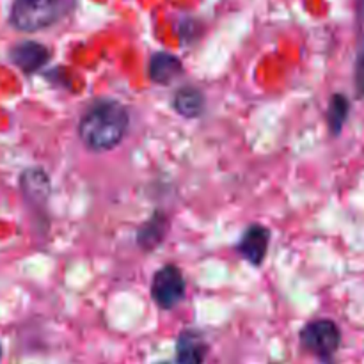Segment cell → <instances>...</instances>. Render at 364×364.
<instances>
[{
    "label": "cell",
    "mask_w": 364,
    "mask_h": 364,
    "mask_svg": "<svg viewBox=\"0 0 364 364\" xmlns=\"http://www.w3.org/2000/svg\"><path fill=\"white\" fill-rule=\"evenodd\" d=\"M301 343L309 354L322 361H329L341 345L340 327L333 320H313L301 331Z\"/></svg>",
    "instance_id": "3957f363"
},
{
    "label": "cell",
    "mask_w": 364,
    "mask_h": 364,
    "mask_svg": "<svg viewBox=\"0 0 364 364\" xmlns=\"http://www.w3.org/2000/svg\"><path fill=\"white\" fill-rule=\"evenodd\" d=\"M167 230H169V220L164 212H155L137 231V244L144 251L156 249L166 238Z\"/></svg>",
    "instance_id": "30bf717a"
},
{
    "label": "cell",
    "mask_w": 364,
    "mask_h": 364,
    "mask_svg": "<svg viewBox=\"0 0 364 364\" xmlns=\"http://www.w3.org/2000/svg\"><path fill=\"white\" fill-rule=\"evenodd\" d=\"M148 73L149 78H151L155 84H173V82L183 73V64H181V60L178 59L176 55H173V53L156 52L153 53L151 59H149Z\"/></svg>",
    "instance_id": "ba28073f"
},
{
    "label": "cell",
    "mask_w": 364,
    "mask_h": 364,
    "mask_svg": "<svg viewBox=\"0 0 364 364\" xmlns=\"http://www.w3.org/2000/svg\"><path fill=\"white\" fill-rule=\"evenodd\" d=\"M14 66L20 68L23 73H38L50 60V50L38 41H21L13 46L9 52Z\"/></svg>",
    "instance_id": "5b68a950"
},
{
    "label": "cell",
    "mask_w": 364,
    "mask_h": 364,
    "mask_svg": "<svg viewBox=\"0 0 364 364\" xmlns=\"http://www.w3.org/2000/svg\"><path fill=\"white\" fill-rule=\"evenodd\" d=\"M0 359H2V345H0Z\"/></svg>",
    "instance_id": "5bb4252c"
},
{
    "label": "cell",
    "mask_w": 364,
    "mask_h": 364,
    "mask_svg": "<svg viewBox=\"0 0 364 364\" xmlns=\"http://www.w3.org/2000/svg\"><path fill=\"white\" fill-rule=\"evenodd\" d=\"M348 112H350V102L345 95H334L329 102L327 109V124H329L331 134L336 137L343 130V124L347 123Z\"/></svg>",
    "instance_id": "7c38bea8"
},
{
    "label": "cell",
    "mask_w": 364,
    "mask_h": 364,
    "mask_svg": "<svg viewBox=\"0 0 364 364\" xmlns=\"http://www.w3.org/2000/svg\"><path fill=\"white\" fill-rule=\"evenodd\" d=\"M355 91L359 98H364V38L359 45L358 59H355Z\"/></svg>",
    "instance_id": "4fadbf2b"
},
{
    "label": "cell",
    "mask_w": 364,
    "mask_h": 364,
    "mask_svg": "<svg viewBox=\"0 0 364 364\" xmlns=\"http://www.w3.org/2000/svg\"><path fill=\"white\" fill-rule=\"evenodd\" d=\"M173 105L183 117H199L206 109V98L198 87L185 85L174 95Z\"/></svg>",
    "instance_id": "8fae6325"
},
{
    "label": "cell",
    "mask_w": 364,
    "mask_h": 364,
    "mask_svg": "<svg viewBox=\"0 0 364 364\" xmlns=\"http://www.w3.org/2000/svg\"><path fill=\"white\" fill-rule=\"evenodd\" d=\"M208 354V343L199 331L187 329L178 336L176 363L178 364H203Z\"/></svg>",
    "instance_id": "52a82bcc"
},
{
    "label": "cell",
    "mask_w": 364,
    "mask_h": 364,
    "mask_svg": "<svg viewBox=\"0 0 364 364\" xmlns=\"http://www.w3.org/2000/svg\"><path fill=\"white\" fill-rule=\"evenodd\" d=\"M269 244L270 231L267 228L259 226V224H252L242 235L240 242L237 245V251L249 263L259 267L263 263V259H265L267 251H269Z\"/></svg>",
    "instance_id": "8992f818"
},
{
    "label": "cell",
    "mask_w": 364,
    "mask_h": 364,
    "mask_svg": "<svg viewBox=\"0 0 364 364\" xmlns=\"http://www.w3.org/2000/svg\"><path fill=\"white\" fill-rule=\"evenodd\" d=\"M20 187L25 199H27L31 205H45L46 199H48L50 196L48 174L43 169H39V167H31V169L21 173Z\"/></svg>",
    "instance_id": "9c48e42d"
},
{
    "label": "cell",
    "mask_w": 364,
    "mask_h": 364,
    "mask_svg": "<svg viewBox=\"0 0 364 364\" xmlns=\"http://www.w3.org/2000/svg\"><path fill=\"white\" fill-rule=\"evenodd\" d=\"M130 127V114L116 100H98L78 123V137L91 151H110L123 142Z\"/></svg>",
    "instance_id": "6da1fadb"
},
{
    "label": "cell",
    "mask_w": 364,
    "mask_h": 364,
    "mask_svg": "<svg viewBox=\"0 0 364 364\" xmlns=\"http://www.w3.org/2000/svg\"><path fill=\"white\" fill-rule=\"evenodd\" d=\"M151 297L162 309H173L183 301L185 279L178 267L166 265L156 270L151 281Z\"/></svg>",
    "instance_id": "277c9868"
},
{
    "label": "cell",
    "mask_w": 364,
    "mask_h": 364,
    "mask_svg": "<svg viewBox=\"0 0 364 364\" xmlns=\"http://www.w3.org/2000/svg\"><path fill=\"white\" fill-rule=\"evenodd\" d=\"M77 6V0H14L11 25L21 32H38L59 23Z\"/></svg>",
    "instance_id": "7a4b0ae2"
}]
</instances>
